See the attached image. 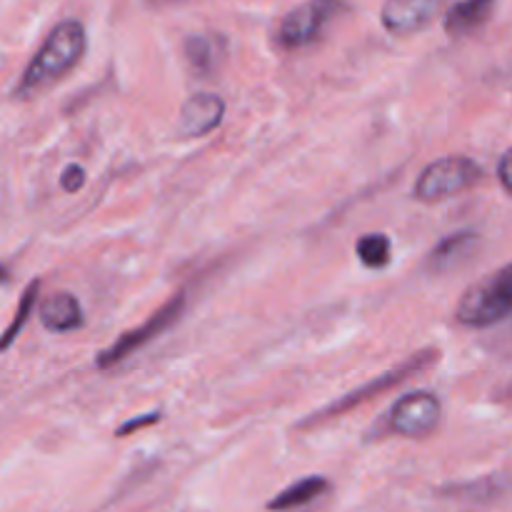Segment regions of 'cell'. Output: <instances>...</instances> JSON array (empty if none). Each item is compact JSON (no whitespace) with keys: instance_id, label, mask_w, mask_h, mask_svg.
Instances as JSON below:
<instances>
[{"instance_id":"6da1fadb","label":"cell","mask_w":512,"mask_h":512,"mask_svg":"<svg viewBox=\"0 0 512 512\" xmlns=\"http://www.w3.org/2000/svg\"><path fill=\"white\" fill-rule=\"evenodd\" d=\"M85 53V30L78 20H63V23L55 25L50 30V35L45 38V43L40 45V50L35 53V58L30 60V65L25 68L23 78H20L15 95L18 98H35L43 90H48L50 85H55L58 80H63L75 65L80 63Z\"/></svg>"},{"instance_id":"7a4b0ae2","label":"cell","mask_w":512,"mask_h":512,"mask_svg":"<svg viewBox=\"0 0 512 512\" xmlns=\"http://www.w3.org/2000/svg\"><path fill=\"white\" fill-rule=\"evenodd\" d=\"M455 315L468 328H490L512 315V263L470 285Z\"/></svg>"},{"instance_id":"3957f363","label":"cell","mask_w":512,"mask_h":512,"mask_svg":"<svg viewBox=\"0 0 512 512\" xmlns=\"http://www.w3.org/2000/svg\"><path fill=\"white\" fill-rule=\"evenodd\" d=\"M483 178V168L473 158L465 155H448L443 160H435L415 183V198L423 203H440L453 195L465 193Z\"/></svg>"},{"instance_id":"277c9868","label":"cell","mask_w":512,"mask_h":512,"mask_svg":"<svg viewBox=\"0 0 512 512\" xmlns=\"http://www.w3.org/2000/svg\"><path fill=\"white\" fill-rule=\"evenodd\" d=\"M435 358H438V353H435V350H420V353H415L413 358L405 360V363L395 365V368L388 370V373L378 375V378H375L373 383L365 385V388L353 390V393L345 395L343 400H338V403L328 405V408H325L323 413H315V418L310 420V423H318V420L335 418V415H343V413H348V410L358 408V405L368 403V400L378 398V395L388 393V390L398 388L400 383H405V380H410V378H413V375H418L420 370L430 368V365L435 363Z\"/></svg>"},{"instance_id":"5b68a950","label":"cell","mask_w":512,"mask_h":512,"mask_svg":"<svg viewBox=\"0 0 512 512\" xmlns=\"http://www.w3.org/2000/svg\"><path fill=\"white\" fill-rule=\"evenodd\" d=\"M343 10L340 0H308L298 5L283 18L278 28V45L285 50H298L305 45L315 43L325 25Z\"/></svg>"},{"instance_id":"8992f818","label":"cell","mask_w":512,"mask_h":512,"mask_svg":"<svg viewBox=\"0 0 512 512\" xmlns=\"http://www.w3.org/2000/svg\"><path fill=\"white\" fill-rule=\"evenodd\" d=\"M183 308H185V293H178L175 298H170L168 303H165L163 308H160L158 313L153 315V318L145 320L140 328L128 330V333L120 335V338L115 340V343L110 345L108 350L98 353V360H95V365L105 370V368H113V365H118L120 360L130 358L135 350L143 348V345H148L150 340L158 338L160 333H165V330H168L170 325H173L175 320L180 318Z\"/></svg>"},{"instance_id":"52a82bcc","label":"cell","mask_w":512,"mask_h":512,"mask_svg":"<svg viewBox=\"0 0 512 512\" xmlns=\"http://www.w3.org/2000/svg\"><path fill=\"white\" fill-rule=\"evenodd\" d=\"M390 430L403 438H428L440 425V400L428 390L408 393L393 405L388 415Z\"/></svg>"},{"instance_id":"ba28073f","label":"cell","mask_w":512,"mask_h":512,"mask_svg":"<svg viewBox=\"0 0 512 512\" xmlns=\"http://www.w3.org/2000/svg\"><path fill=\"white\" fill-rule=\"evenodd\" d=\"M448 5V0H385L383 25L393 35H413L425 30Z\"/></svg>"},{"instance_id":"9c48e42d","label":"cell","mask_w":512,"mask_h":512,"mask_svg":"<svg viewBox=\"0 0 512 512\" xmlns=\"http://www.w3.org/2000/svg\"><path fill=\"white\" fill-rule=\"evenodd\" d=\"M225 103L213 93L193 95L188 103L180 110V135L183 138H203L210 130L218 128L223 123Z\"/></svg>"},{"instance_id":"30bf717a","label":"cell","mask_w":512,"mask_h":512,"mask_svg":"<svg viewBox=\"0 0 512 512\" xmlns=\"http://www.w3.org/2000/svg\"><path fill=\"white\" fill-rule=\"evenodd\" d=\"M478 245V233L473 230H460V233L448 235L445 240H440L438 245L433 248L428 258V270L433 273H445V270L458 268L460 263L470 258V253Z\"/></svg>"},{"instance_id":"8fae6325","label":"cell","mask_w":512,"mask_h":512,"mask_svg":"<svg viewBox=\"0 0 512 512\" xmlns=\"http://www.w3.org/2000/svg\"><path fill=\"white\" fill-rule=\"evenodd\" d=\"M40 323L53 333H70L83 325V310L70 293H55L40 305Z\"/></svg>"},{"instance_id":"7c38bea8","label":"cell","mask_w":512,"mask_h":512,"mask_svg":"<svg viewBox=\"0 0 512 512\" xmlns=\"http://www.w3.org/2000/svg\"><path fill=\"white\" fill-rule=\"evenodd\" d=\"M495 10V0H463L453 5L445 18V30L450 35H468L478 30L480 25L488 23V18Z\"/></svg>"},{"instance_id":"4fadbf2b","label":"cell","mask_w":512,"mask_h":512,"mask_svg":"<svg viewBox=\"0 0 512 512\" xmlns=\"http://www.w3.org/2000/svg\"><path fill=\"white\" fill-rule=\"evenodd\" d=\"M325 490H328V480L320 478V475H310V478L298 480V483L290 485L288 490H283L280 495H275V498L268 503V510L283 512V510L303 508V505L313 503L315 498H320Z\"/></svg>"},{"instance_id":"5bb4252c","label":"cell","mask_w":512,"mask_h":512,"mask_svg":"<svg viewBox=\"0 0 512 512\" xmlns=\"http://www.w3.org/2000/svg\"><path fill=\"white\" fill-rule=\"evenodd\" d=\"M185 58L198 73H210L220 60V40L208 35H193L185 43Z\"/></svg>"},{"instance_id":"9a60e30c","label":"cell","mask_w":512,"mask_h":512,"mask_svg":"<svg viewBox=\"0 0 512 512\" xmlns=\"http://www.w3.org/2000/svg\"><path fill=\"white\" fill-rule=\"evenodd\" d=\"M355 253H358L360 263H363L365 268H385V265L390 263V240L385 238L383 233L363 235V238L358 240V245H355Z\"/></svg>"},{"instance_id":"2e32d148","label":"cell","mask_w":512,"mask_h":512,"mask_svg":"<svg viewBox=\"0 0 512 512\" xmlns=\"http://www.w3.org/2000/svg\"><path fill=\"white\" fill-rule=\"evenodd\" d=\"M38 288H40V283H30V288L25 290V293H23V303H20V308L15 310V320H13V325H10V328L5 330L3 350H5V348H10V343H13V340H15V335H18V330L23 328L25 320H28V313H30V310H33L35 298H38Z\"/></svg>"},{"instance_id":"e0dca14e","label":"cell","mask_w":512,"mask_h":512,"mask_svg":"<svg viewBox=\"0 0 512 512\" xmlns=\"http://www.w3.org/2000/svg\"><path fill=\"white\" fill-rule=\"evenodd\" d=\"M160 418H163L160 413H148V415H143V418H133V420H128V423L120 425V428L115 430V435H118V438H128V435H133L135 430H143V428H148V425H155Z\"/></svg>"},{"instance_id":"ac0fdd59","label":"cell","mask_w":512,"mask_h":512,"mask_svg":"<svg viewBox=\"0 0 512 512\" xmlns=\"http://www.w3.org/2000/svg\"><path fill=\"white\" fill-rule=\"evenodd\" d=\"M83 183H85V173L80 165H68L65 173L60 175V185H63L65 193H75V190L83 188Z\"/></svg>"},{"instance_id":"d6986e66","label":"cell","mask_w":512,"mask_h":512,"mask_svg":"<svg viewBox=\"0 0 512 512\" xmlns=\"http://www.w3.org/2000/svg\"><path fill=\"white\" fill-rule=\"evenodd\" d=\"M498 175H500V183H503V188L512 195V148L503 155V160H500Z\"/></svg>"},{"instance_id":"ffe728a7","label":"cell","mask_w":512,"mask_h":512,"mask_svg":"<svg viewBox=\"0 0 512 512\" xmlns=\"http://www.w3.org/2000/svg\"><path fill=\"white\" fill-rule=\"evenodd\" d=\"M503 395H505V398H512V383L508 385V388H505V390H503Z\"/></svg>"}]
</instances>
